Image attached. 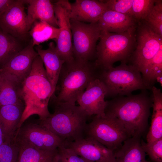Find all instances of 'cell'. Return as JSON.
I'll use <instances>...</instances> for the list:
<instances>
[{
    "label": "cell",
    "instance_id": "1",
    "mask_svg": "<svg viewBox=\"0 0 162 162\" xmlns=\"http://www.w3.org/2000/svg\"><path fill=\"white\" fill-rule=\"evenodd\" d=\"M106 101L105 116L113 120L130 137H141L146 132L152 104L147 90Z\"/></svg>",
    "mask_w": 162,
    "mask_h": 162
},
{
    "label": "cell",
    "instance_id": "2",
    "mask_svg": "<svg viewBox=\"0 0 162 162\" xmlns=\"http://www.w3.org/2000/svg\"><path fill=\"white\" fill-rule=\"evenodd\" d=\"M21 93L25 109L19 128L32 115H38L42 120L50 115L48 106L54 93L38 55L33 61L29 74L22 82Z\"/></svg>",
    "mask_w": 162,
    "mask_h": 162
},
{
    "label": "cell",
    "instance_id": "3",
    "mask_svg": "<svg viewBox=\"0 0 162 162\" xmlns=\"http://www.w3.org/2000/svg\"><path fill=\"white\" fill-rule=\"evenodd\" d=\"M98 69L94 61H86L74 58L63 64L56 90L50 100L54 104L65 103L75 105L78 97L90 83L98 79Z\"/></svg>",
    "mask_w": 162,
    "mask_h": 162
},
{
    "label": "cell",
    "instance_id": "4",
    "mask_svg": "<svg viewBox=\"0 0 162 162\" xmlns=\"http://www.w3.org/2000/svg\"><path fill=\"white\" fill-rule=\"evenodd\" d=\"M54 112L40 120L41 124L65 143L85 138L89 116L79 106L65 103L54 104Z\"/></svg>",
    "mask_w": 162,
    "mask_h": 162
},
{
    "label": "cell",
    "instance_id": "5",
    "mask_svg": "<svg viewBox=\"0 0 162 162\" xmlns=\"http://www.w3.org/2000/svg\"><path fill=\"white\" fill-rule=\"evenodd\" d=\"M136 26L119 33L101 30L94 61L98 69L113 67L118 61L128 63L136 46Z\"/></svg>",
    "mask_w": 162,
    "mask_h": 162
},
{
    "label": "cell",
    "instance_id": "6",
    "mask_svg": "<svg viewBox=\"0 0 162 162\" xmlns=\"http://www.w3.org/2000/svg\"><path fill=\"white\" fill-rule=\"evenodd\" d=\"M98 79L106 88V97L112 99L130 95L136 90H148L141 73L128 64L98 69Z\"/></svg>",
    "mask_w": 162,
    "mask_h": 162
},
{
    "label": "cell",
    "instance_id": "7",
    "mask_svg": "<svg viewBox=\"0 0 162 162\" xmlns=\"http://www.w3.org/2000/svg\"><path fill=\"white\" fill-rule=\"evenodd\" d=\"M74 58L86 61H94L97 42L101 30L98 22L87 23L70 19Z\"/></svg>",
    "mask_w": 162,
    "mask_h": 162
},
{
    "label": "cell",
    "instance_id": "8",
    "mask_svg": "<svg viewBox=\"0 0 162 162\" xmlns=\"http://www.w3.org/2000/svg\"><path fill=\"white\" fill-rule=\"evenodd\" d=\"M136 39V47L128 63L142 74L162 45V37L155 33L143 20L137 22Z\"/></svg>",
    "mask_w": 162,
    "mask_h": 162
},
{
    "label": "cell",
    "instance_id": "9",
    "mask_svg": "<svg viewBox=\"0 0 162 162\" xmlns=\"http://www.w3.org/2000/svg\"><path fill=\"white\" fill-rule=\"evenodd\" d=\"M86 137L96 140L113 151L130 137L111 118L95 115L87 124Z\"/></svg>",
    "mask_w": 162,
    "mask_h": 162
},
{
    "label": "cell",
    "instance_id": "10",
    "mask_svg": "<svg viewBox=\"0 0 162 162\" xmlns=\"http://www.w3.org/2000/svg\"><path fill=\"white\" fill-rule=\"evenodd\" d=\"M13 140L45 151H54L64 145L63 141L40 123H29L17 130Z\"/></svg>",
    "mask_w": 162,
    "mask_h": 162
},
{
    "label": "cell",
    "instance_id": "11",
    "mask_svg": "<svg viewBox=\"0 0 162 162\" xmlns=\"http://www.w3.org/2000/svg\"><path fill=\"white\" fill-rule=\"evenodd\" d=\"M55 14L60 32L55 40L56 49L65 62L74 58L70 20V3L67 0L57 1L53 4Z\"/></svg>",
    "mask_w": 162,
    "mask_h": 162
},
{
    "label": "cell",
    "instance_id": "12",
    "mask_svg": "<svg viewBox=\"0 0 162 162\" xmlns=\"http://www.w3.org/2000/svg\"><path fill=\"white\" fill-rule=\"evenodd\" d=\"M24 0H14L0 16V28L23 41L30 29L24 9Z\"/></svg>",
    "mask_w": 162,
    "mask_h": 162
},
{
    "label": "cell",
    "instance_id": "13",
    "mask_svg": "<svg viewBox=\"0 0 162 162\" xmlns=\"http://www.w3.org/2000/svg\"><path fill=\"white\" fill-rule=\"evenodd\" d=\"M87 162H115L113 151L90 137L65 143Z\"/></svg>",
    "mask_w": 162,
    "mask_h": 162
},
{
    "label": "cell",
    "instance_id": "14",
    "mask_svg": "<svg viewBox=\"0 0 162 162\" xmlns=\"http://www.w3.org/2000/svg\"><path fill=\"white\" fill-rule=\"evenodd\" d=\"M106 91L104 84L97 79L91 82L77 98L76 101L89 116L104 117Z\"/></svg>",
    "mask_w": 162,
    "mask_h": 162
},
{
    "label": "cell",
    "instance_id": "15",
    "mask_svg": "<svg viewBox=\"0 0 162 162\" xmlns=\"http://www.w3.org/2000/svg\"><path fill=\"white\" fill-rule=\"evenodd\" d=\"M38 55L31 39L28 45L0 68V71L10 74L22 82L30 73L33 61Z\"/></svg>",
    "mask_w": 162,
    "mask_h": 162
},
{
    "label": "cell",
    "instance_id": "16",
    "mask_svg": "<svg viewBox=\"0 0 162 162\" xmlns=\"http://www.w3.org/2000/svg\"><path fill=\"white\" fill-rule=\"evenodd\" d=\"M70 7V19L87 23L98 22L107 10L102 0H76Z\"/></svg>",
    "mask_w": 162,
    "mask_h": 162
},
{
    "label": "cell",
    "instance_id": "17",
    "mask_svg": "<svg viewBox=\"0 0 162 162\" xmlns=\"http://www.w3.org/2000/svg\"><path fill=\"white\" fill-rule=\"evenodd\" d=\"M45 67L48 78L53 88L54 94L62 66L65 62L60 57L53 42L49 43L48 48L42 49L39 46L34 48Z\"/></svg>",
    "mask_w": 162,
    "mask_h": 162
},
{
    "label": "cell",
    "instance_id": "18",
    "mask_svg": "<svg viewBox=\"0 0 162 162\" xmlns=\"http://www.w3.org/2000/svg\"><path fill=\"white\" fill-rule=\"evenodd\" d=\"M28 4L27 17L30 28L35 21H44L56 28H58L56 17L53 4L49 0H24Z\"/></svg>",
    "mask_w": 162,
    "mask_h": 162
},
{
    "label": "cell",
    "instance_id": "19",
    "mask_svg": "<svg viewBox=\"0 0 162 162\" xmlns=\"http://www.w3.org/2000/svg\"><path fill=\"white\" fill-rule=\"evenodd\" d=\"M25 109L24 103L0 106V123L6 140H12Z\"/></svg>",
    "mask_w": 162,
    "mask_h": 162
},
{
    "label": "cell",
    "instance_id": "20",
    "mask_svg": "<svg viewBox=\"0 0 162 162\" xmlns=\"http://www.w3.org/2000/svg\"><path fill=\"white\" fill-rule=\"evenodd\" d=\"M133 17L110 10L102 14L98 21L101 30L113 33H121L137 25Z\"/></svg>",
    "mask_w": 162,
    "mask_h": 162
},
{
    "label": "cell",
    "instance_id": "21",
    "mask_svg": "<svg viewBox=\"0 0 162 162\" xmlns=\"http://www.w3.org/2000/svg\"><path fill=\"white\" fill-rule=\"evenodd\" d=\"M22 88V82L15 77L0 71V106L23 102Z\"/></svg>",
    "mask_w": 162,
    "mask_h": 162
},
{
    "label": "cell",
    "instance_id": "22",
    "mask_svg": "<svg viewBox=\"0 0 162 162\" xmlns=\"http://www.w3.org/2000/svg\"><path fill=\"white\" fill-rule=\"evenodd\" d=\"M141 137L135 136L128 138L121 147L114 151L115 162H146Z\"/></svg>",
    "mask_w": 162,
    "mask_h": 162
},
{
    "label": "cell",
    "instance_id": "23",
    "mask_svg": "<svg viewBox=\"0 0 162 162\" xmlns=\"http://www.w3.org/2000/svg\"><path fill=\"white\" fill-rule=\"evenodd\" d=\"M153 112L151 125L146 135L147 142L162 138V93L154 86L151 89Z\"/></svg>",
    "mask_w": 162,
    "mask_h": 162
},
{
    "label": "cell",
    "instance_id": "24",
    "mask_svg": "<svg viewBox=\"0 0 162 162\" xmlns=\"http://www.w3.org/2000/svg\"><path fill=\"white\" fill-rule=\"evenodd\" d=\"M16 142L19 147L17 162H55L57 149L43 150L28 145Z\"/></svg>",
    "mask_w": 162,
    "mask_h": 162
},
{
    "label": "cell",
    "instance_id": "25",
    "mask_svg": "<svg viewBox=\"0 0 162 162\" xmlns=\"http://www.w3.org/2000/svg\"><path fill=\"white\" fill-rule=\"evenodd\" d=\"M22 41L0 28L1 68L24 48Z\"/></svg>",
    "mask_w": 162,
    "mask_h": 162
},
{
    "label": "cell",
    "instance_id": "26",
    "mask_svg": "<svg viewBox=\"0 0 162 162\" xmlns=\"http://www.w3.org/2000/svg\"><path fill=\"white\" fill-rule=\"evenodd\" d=\"M60 29L54 27L43 21L37 20L34 22L28 32L32 37L34 46L47 40H56L58 37Z\"/></svg>",
    "mask_w": 162,
    "mask_h": 162
},
{
    "label": "cell",
    "instance_id": "27",
    "mask_svg": "<svg viewBox=\"0 0 162 162\" xmlns=\"http://www.w3.org/2000/svg\"><path fill=\"white\" fill-rule=\"evenodd\" d=\"M148 90H150L155 83L162 86V45L141 74Z\"/></svg>",
    "mask_w": 162,
    "mask_h": 162
},
{
    "label": "cell",
    "instance_id": "28",
    "mask_svg": "<svg viewBox=\"0 0 162 162\" xmlns=\"http://www.w3.org/2000/svg\"><path fill=\"white\" fill-rule=\"evenodd\" d=\"M144 20L155 33L162 37V0H155L152 10Z\"/></svg>",
    "mask_w": 162,
    "mask_h": 162
},
{
    "label": "cell",
    "instance_id": "29",
    "mask_svg": "<svg viewBox=\"0 0 162 162\" xmlns=\"http://www.w3.org/2000/svg\"><path fill=\"white\" fill-rule=\"evenodd\" d=\"M155 0H134L132 7L133 17L137 22L145 20L152 10Z\"/></svg>",
    "mask_w": 162,
    "mask_h": 162
},
{
    "label": "cell",
    "instance_id": "30",
    "mask_svg": "<svg viewBox=\"0 0 162 162\" xmlns=\"http://www.w3.org/2000/svg\"><path fill=\"white\" fill-rule=\"evenodd\" d=\"M19 147L13 140H6L0 146V162H17Z\"/></svg>",
    "mask_w": 162,
    "mask_h": 162
},
{
    "label": "cell",
    "instance_id": "31",
    "mask_svg": "<svg viewBox=\"0 0 162 162\" xmlns=\"http://www.w3.org/2000/svg\"><path fill=\"white\" fill-rule=\"evenodd\" d=\"M142 147L153 162H162V138L152 142L141 140Z\"/></svg>",
    "mask_w": 162,
    "mask_h": 162
},
{
    "label": "cell",
    "instance_id": "32",
    "mask_svg": "<svg viewBox=\"0 0 162 162\" xmlns=\"http://www.w3.org/2000/svg\"><path fill=\"white\" fill-rule=\"evenodd\" d=\"M102 1L104 3L107 10L133 17L132 7L134 0H106Z\"/></svg>",
    "mask_w": 162,
    "mask_h": 162
},
{
    "label": "cell",
    "instance_id": "33",
    "mask_svg": "<svg viewBox=\"0 0 162 162\" xmlns=\"http://www.w3.org/2000/svg\"><path fill=\"white\" fill-rule=\"evenodd\" d=\"M55 162H87L79 156L72 149L63 145L57 148Z\"/></svg>",
    "mask_w": 162,
    "mask_h": 162
},
{
    "label": "cell",
    "instance_id": "34",
    "mask_svg": "<svg viewBox=\"0 0 162 162\" xmlns=\"http://www.w3.org/2000/svg\"><path fill=\"white\" fill-rule=\"evenodd\" d=\"M14 1L13 0H0V16L8 9Z\"/></svg>",
    "mask_w": 162,
    "mask_h": 162
},
{
    "label": "cell",
    "instance_id": "35",
    "mask_svg": "<svg viewBox=\"0 0 162 162\" xmlns=\"http://www.w3.org/2000/svg\"><path fill=\"white\" fill-rule=\"evenodd\" d=\"M6 140L5 135L0 123V146Z\"/></svg>",
    "mask_w": 162,
    "mask_h": 162
}]
</instances>
